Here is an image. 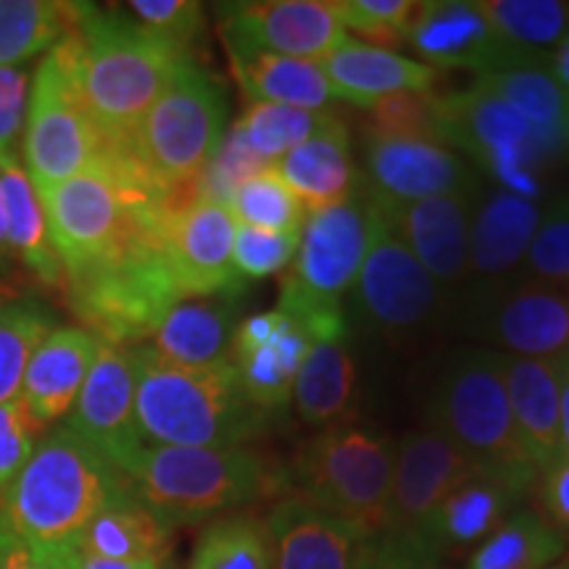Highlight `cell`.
I'll return each instance as SVG.
<instances>
[{"label": "cell", "mask_w": 569, "mask_h": 569, "mask_svg": "<svg viewBox=\"0 0 569 569\" xmlns=\"http://www.w3.org/2000/svg\"><path fill=\"white\" fill-rule=\"evenodd\" d=\"M40 438L42 432L30 422V415L19 396L0 407V503Z\"/></svg>", "instance_id": "obj_49"}, {"label": "cell", "mask_w": 569, "mask_h": 569, "mask_svg": "<svg viewBox=\"0 0 569 569\" xmlns=\"http://www.w3.org/2000/svg\"><path fill=\"white\" fill-rule=\"evenodd\" d=\"M351 569H440L415 540L396 532H377L359 540Z\"/></svg>", "instance_id": "obj_50"}, {"label": "cell", "mask_w": 569, "mask_h": 569, "mask_svg": "<svg viewBox=\"0 0 569 569\" xmlns=\"http://www.w3.org/2000/svg\"><path fill=\"white\" fill-rule=\"evenodd\" d=\"M367 190L380 201L417 203L480 190L478 174L443 142L367 138Z\"/></svg>", "instance_id": "obj_18"}, {"label": "cell", "mask_w": 569, "mask_h": 569, "mask_svg": "<svg viewBox=\"0 0 569 569\" xmlns=\"http://www.w3.org/2000/svg\"><path fill=\"white\" fill-rule=\"evenodd\" d=\"M232 71L251 103H277L293 109L327 111L336 101L319 61L284 59V56L227 48Z\"/></svg>", "instance_id": "obj_32"}, {"label": "cell", "mask_w": 569, "mask_h": 569, "mask_svg": "<svg viewBox=\"0 0 569 569\" xmlns=\"http://www.w3.org/2000/svg\"><path fill=\"white\" fill-rule=\"evenodd\" d=\"M63 290L82 330L101 343L124 348L146 343L163 317L184 301L163 251V224L67 274Z\"/></svg>", "instance_id": "obj_6"}, {"label": "cell", "mask_w": 569, "mask_h": 569, "mask_svg": "<svg viewBox=\"0 0 569 569\" xmlns=\"http://www.w3.org/2000/svg\"><path fill=\"white\" fill-rule=\"evenodd\" d=\"M525 496L528 490L503 475L475 467L440 501L417 546L436 565L443 559L467 557L501 528L503 519L519 509Z\"/></svg>", "instance_id": "obj_20"}, {"label": "cell", "mask_w": 569, "mask_h": 569, "mask_svg": "<svg viewBox=\"0 0 569 569\" xmlns=\"http://www.w3.org/2000/svg\"><path fill=\"white\" fill-rule=\"evenodd\" d=\"M372 201L443 293L465 288L469 227L478 206V190L417 203H390L375 196Z\"/></svg>", "instance_id": "obj_19"}, {"label": "cell", "mask_w": 569, "mask_h": 569, "mask_svg": "<svg viewBox=\"0 0 569 569\" xmlns=\"http://www.w3.org/2000/svg\"><path fill=\"white\" fill-rule=\"evenodd\" d=\"M478 9L519 67L549 61L569 34V3L561 0H480Z\"/></svg>", "instance_id": "obj_37"}, {"label": "cell", "mask_w": 569, "mask_h": 569, "mask_svg": "<svg viewBox=\"0 0 569 569\" xmlns=\"http://www.w3.org/2000/svg\"><path fill=\"white\" fill-rule=\"evenodd\" d=\"M0 196L6 206V230H9L11 256L21 261L40 282L63 288L67 274L51 246L46 209L19 153L0 156Z\"/></svg>", "instance_id": "obj_31"}, {"label": "cell", "mask_w": 569, "mask_h": 569, "mask_svg": "<svg viewBox=\"0 0 569 569\" xmlns=\"http://www.w3.org/2000/svg\"><path fill=\"white\" fill-rule=\"evenodd\" d=\"M403 42H409L432 69H469L486 77L519 67L478 3L467 0L419 3Z\"/></svg>", "instance_id": "obj_21"}, {"label": "cell", "mask_w": 569, "mask_h": 569, "mask_svg": "<svg viewBox=\"0 0 569 569\" xmlns=\"http://www.w3.org/2000/svg\"><path fill=\"white\" fill-rule=\"evenodd\" d=\"M430 419L475 465L530 490L540 475L525 453L511 417L503 353L461 351L440 369L430 398Z\"/></svg>", "instance_id": "obj_7"}, {"label": "cell", "mask_w": 569, "mask_h": 569, "mask_svg": "<svg viewBox=\"0 0 569 569\" xmlns=\"http://www.w3.org/2000/svg\"><path fill=\"white\" fill-rule=\"evenodd\" d=\"M234 227L230 209L206 196L163 222V251L184 298L240 296L246 288L232 259Z\"/></svg>", "instance_id": "obj_16"}, {"label": "cell", "mask_w": 569, "mask_h": 569, "mask_svg": "<svg viewBox=\"0 0 569 569\" xmlns=\"http://www.w3.org/2000/svg\"><path fill=\"white\" fill-rule=\"evenodd\" d=\"M346 32H359L375 48L403 46L419 3L411 0H332Z\"/></svg>", "instance_id": "obj_45"}, {"label": "cell", "mask_w": 569, "mask_h": 569, "mask_svg": "<svg viewBox=\"0 0 569 569\" xmlns=\"http://www.w3.org/2000/svg\"><path fill=\"white\" fill-rule=\"evenodd\" d=\"M440 142L469 153L503 190L532 198L540 169L553 163L536 127L515 106L490 92L482 82L438 96Z\"/></svg>", "instance_id": "obj_12"}, {"label": "cell", "mask_w": 569, "mask_h": 569, "mask_svg": "<svg viewBox=\"0 0 569 569\" xmlns=\"http://www.w3.org/2000/svg\"><path fill=\"white\" fill-rule=\"evenodd\" d=\"M336 122L338 117H332L330 111L293 109V106L277 103H251L234 124L240 127L248 146L261 159L267 163H274L284 153H290L301 142L311 140L315 134L325 132L327 127H332Z\"/></svg>", "instance_id": "obj_40"}, {"label": "cell", "mask_w": 569, "mask_h": 569, "mask_svg": "<svg viewBox=\"0 0 569 569\" xmlns=\"http://www.w3.org/2000/svg\"><path fill=\"white\" fill-rule=\"evenodd\" d=\"M522 267L528 280L569 293V196L543 211Z\"/></svg>", "instance_id": "obj_44"}, {"label": "cell", "mask_w": 569, "mask_h": 569, "mask_svg": "<svg viewBox=\"0 0 569 569\" xmlns=\"http://www.w3.org/2000/svg\"><path fill=\"white\" fill-rule=\"evenodd\" d=\"M509 407L519 440L538 475L549 472L561 451V409H559V361L519 359L503 353Z\"/></svg>", "instance_id": "obj_27"}, {"label": "cell", "mask_w": 569, "mask_h": 569, "mask_svg": "<svg viewBox=\"0 0 569 569\" xmlns=\"http://www.w3.org/2000/svg\"><path fill=\"white\" fill-rule=\"evenodd\" d=\"M367 138H409L440 142L438 96L427 92H398L382 98L369 109Z\"/></svg>", "instance_id": "obj_43"}, {"label": "cell", "mask_w": 569, "mask_h": 569, "mask_svg": "<svg viewBox=\"0 0 569 569\" xmlns=\"http://www.w3.org/2000/svg\"><path fill=\"white\" fill-rule=\"evenodd\" d=\"M6 301H9V298H6L3 293H0V309H3V303H6Z\"/></svg>", "instance_id": "obj_59"}, {"label": "cell", "mask_w": 569, "mask_h": 569, "mask_svg": "<svg viewBox=\"0 0 569 569\" xmlns=\"http://www.w3.org/2000/svg\"><path fill=\"white\" fill-rule=\"evenodd\" d=\"M549 71L553 74V80L565 88V92H569V34L549 56Z\"/></svg>", "instance_id": "obj_55"}, {"label": "cell", "mask_w": 569, "mask_h": 569, "mask_svg": "<svg viewBox=\"0 0 569 569\" xmlns=\"http://www.w3.org/2000/svg\"><path fill=\"white\" fill-rule=\"evenodd\" d=\"M127 13L142 30L180 48L182 53H188L190 42L203 30V6L193 0H132L127 3Z\"/></svg>", "instance_id": "obj_48"}, {"label": "cell", "mask_w": 569, "mask_h": 569, "mask_svg": "<svg viewBox=\"0 0 569 569\" xmlns=\"http://www.w3.org/2000/svg\"><path fill=\"white\" fill-rule=\"evenodd\" d=\"M224 124L222 84L188 61L142 117L122 159L163 198L201 184L206 167L224 138Z\"/></svg>", "instance_id": "obj_8"}, {"label": "cell", "mask_w": 569, "mask_h": 569, "mask_svg": "<svg viewBox=\"0 0 569 569\" xmlns=\"http://www.w3.org/2000/svg\"><path fill=\"white\" fill-rule=\"evenodd\" d=\"M443 296L375 203L372 246L353 284L356 315L382 338L407 340L436 322Z\"/></svg>", "instance_id": "obj_13"}, {"label": "cell", "mask_w": 569, "mask_h": 569, "mask_svg": "<svg viewBox=\"0 0 569 569\" xmlns=\"http://www.w3.org/2000/svg\"><path fill=\"white\" fill-rule=\"evenodd\" d=\"M549 569H569V561H557V565H551Z\"/></svg>", "instance_id": "obj_58"}, {"label": "cell", "mask_w": 569, "mask_h": 569, "mask_svg": "<svg viewBox=\"0 0 569 569\" xmlns=\"http://www.w3.org/2000/svg\"><path fill=\"white\" fill-rule=\"evenodd\" d=\"M0 569H77V551L46 549L21 538L0 517Z\"/></svg>", "instance_id": "obj_52"}, {"label": "cell", "mask_w": 569, "mask_h": 569, "mask_svg": "<svg viewBox=\"0 0 569 569\" xmlns=\"http://www.w3.org/2000/svg\"><path fill=\"white\" fill-rule=\"evenodd\" d=\"M67 38L40 61L27 98L21 151L38 190L88 172L111 156L77 90Z\"/></svg>", "instance_id": "obj_11"}, {"label": "cell", "mask_w": 569, "mask_h": 569, "mask_svg": "<svg viewBox=\"0 0 569 569\" xmlns=\"http://www.w3.org/2000/svg\"><path fill=\"white\" fill-rule=\"evenodd\" d=\"M274 169L309 213L346 201L359 190L351 138L340 119L284 153L280 161H274Z\"/></svg>", "instance_id": "obj_30"}, {"label": "cell", "mask_w": 569, "mask_h": 569, "mask_svg": "<svg viewBox=\"0 0 569 569\" xmlns=\"http://www.w3.org/2000/svg\"><path fill=\"white\" fill-rule=\"evenodd\" d=\"M375 234V201L356 190L346 201L311 211L301 227V243L282 280L277 309L293 319L338 311L365 267Z\"/></svg>", "instance_id": "obj_10"}, {"label": "cell", "mask_w": 569, "mask_h": 569, "mask_svg": "<svg viewBox=\"0 0 569 569\" xmlns=\"http://www.w3.org/2000/svg\"><path fill=\"white\" fill-rule=\"evenodd\" d=\"M138 365L140 436L151 446L238 448L259 438L272 415L246 396L232 359L206 367L163 361L146 346H132Z\"/></svg>", "instance_id": "obj_2"}, {"label": "cell", "mask_w": 569, "mask_h": 569, "mask_svg": "<svg viewBox=\"0 0 569 569\" xmlns=\"http://www.w3.org/2000/svg\"><path fill=\"white\" fill-rule=\"evenodd\" d=\"M11 248H9V230H6V206H3V196H0V274L6 272L11 264Z\"/></svg>", "instance_id": "obj_57"}, {"label": "cell", "mask_w": 569, "mask_h": 569, "mask_svg": "<svg viewBox=\"0 0 569 569\" xmlns=\"http://www.w3.org/2000/svg\"><path fill=\"white\" fill-rule=\"evenodd\" d=\"M486 327L507 356L559 361L569 353V293L532 280L511 284L488 298Z\"/></svg>", "instance_id": "obj_22"}, {"label": "cell", "mask_w": 569, "mask_h": 569, "mask_svg": "<svg viewBox=\"0 0 569 569\" xmlns=\"http://www.w3.org/2000/svg\"><path fill=\"white\" fill-rule=\"evenodd\" d=\"M274 569H351L365 538L301 496H282L267 517Z\"/></svg>", "instance_id": "obj_25"}, {"label": "cell", "mask_w": 569, "mask_h": 569, "mask_svg": "<svg viewBox=\"0 0 569 569\" xmlns=\"http://www.w3.org/2000/svg\"><path fill=\"white\" fill-rule=\"evenodd\" d=\"M90 9L61 0H0V69H17L38 53L53 51Z\"/></svg>", "instance_id": "obj_36"}, {"label": "cell", "mask_w": 569, "mask_h": 569, "mask_svg": "<svg viewBox=\"0 0 569 569\" xmlns=\"http://www.w3.org/2000/svg\"><path fill=\"white\" fill-rule=\"evenodd\" d=\"M543 486H540V501L549 511V522L553 528L569 532V459H561L553 465L549 472L540 475Z\"/></svg>", "instance_id": "obj_53"}, {"label": "cell", "mask_w": 569, "mask_h": 569, "mask_svg": "<svg viewBox=\"0 0 569 569\" xmlns=\"http://www.w3.org/2000/svg\"><path fill=\"white\" fill-rule=\"evenodd\" d=\"M98 348L101 340L82 327H56L34 348L21 380L19 401L24 403L30 422L40 432H46L61 417H69L88 380Z\"/></svg>", "instance_id": "obj_23"}, {"label": "cell", "mask_w": 569, "mask_h": 569, "mask_svg": "<svg viewBox=\"0 0 569 569\" xmlns=\"http://www.w3.org/2000/svg\"><path fill=\"white\" fill-rule=\"evenodd\" d=\"M475 467L478 465L436 427L407 432L396 446L386 532L417 543L440 501Z\"/></svg>", "instance_id": "obj_17"}, {"label": "cell", "mask_w": 569, "mask_h": 569, "mask_svg": "<svg viewBox=\"0 0 569 569\" xmlns=\"http://www.w3.org/2000/svg\"><path fill=\"white\" fill-rule=\"evenodd\" d=\"M490 92L515 106L536 127L553 161L569 156V92L553 80L549 61L478 77Z\"/></svg>", "instance_id": "obj_33"}, {"label": "cell", "mask_w": 569, "mask_h": 569, "mask_svg": "<svg viewBox=\"0 0 569 569\" xmlns=\"http://www.w3.org/2000/svg\"><path fill=\"white\" fill-rule=\"evenodd\" d=\"M309 348V332L296 319L282 315L280 327L264 346L232 359L243 380L246 396L256 407L267 415L288 409V403L293 401L296 377L301 372Z\"/></svg>", "instance_id": "obj_35"}, {"label": "cell", "mask_w": 569, "mask_h": 569, "mask_svg": "<svg viewBox=\"0 0 569 569\" xmlns=\"http://www.w3.org/2000/svg\"><path fill=\"white\" fill-rule=\"evenodd\" d=\"M127 490V480L67 425L42 432L0 503V517L21 538L74 551L98 511Z\"/></svg>", "instance_id": "obj_3"}, {"label": "cell", "mask_w": 569, "mask_h": 569, "mask_svg": "<svg viewBox=\"0 0 569 569\" xmlns=\"http://www.w3.org/2000/svg\"><path fill=\"white\" fill-rule=\"evenodd\" d=\"M188 569H274L267 522L253 515L213 519L198 538Z\"/></svg>", "instance_id": "obj_39"}, {"label": "cell", "mask_w": 569, "mask_h": 569, "mask_svg": "<svg viewBox=\"0 0 569 569\" xmlns=\"http://www.w3.org/2000/svg\"><path fill=\"white\" fill-rule=\"evenodd\" d=\"M396 446L361 425L336 422L298 451L290 480L317 509L361 532L388 530Z\"/></svg>", "instance_id": "obj_9"}, {"label": "cell", "mask_w": 569, "mask_h": 569, "mask_svg": "<svg viewBox=\"0 0 569 569\" xmlns=\"http://www.w3.org/2000/svg\"><path fill=\"white\" fill-rule=\"evenodd\" d=\"M51 330H56V319L38 301L21 298V301L3 303L0 309V407L19 396L34 348Z\"/></svg>", "instance_id": "obj_41"}, {"label": "cell", "mask_w": 569, "mask_h": 569, "mask_svg": "<svg viewBox=\"0 0 569 569\" xmlns=\"http://www.w3.org/2000/svg\"><path fill=\"white\" fill-rule=\"evenodd\" d=\"M134 396H138L134 351L101 343L88 380L63 422L122 475L130 472L134 459L148 446L140 436Z\"/></svg>", "instance_id": "obj_14"}, {"label": "cell", "mask_w": 569, "mask_h": 569, "mask_svg": "<svg viewBox=\"0 0 569 569\" xmlns=\"http://www.w3.org/2000/svg\"><path fill=\"white\" fill-rule=\"evenodd\" d=\"M63 274L77 272L163 224L161 198L119 156L38 190Z\"/></svg>", "instance_id": "obj_5"}, {"label": "cell", "mask_w": 569, "mask_h": 569, "mask_svg": "<svg viewBox=\"0 0 569 569\" xmlns=\"http://www.w3.org/2000/svg\"><path fill=\"white\" fill-rule=\"evenodd\" d=\"M356 393V359L348 336L315 340L296 377L293 401L303 422L336 425Z\"/></svg>", "instance_id": "obj_34"}, {"label": "cell", "mask_w": 569, "mask_h": 569, "mask_svg": "<svg viewBox=\"0 0 569 569\" xmlns=\"http://www.w3.org/2000/svg\"><path fill=\"white\" fill-rule=\"evenodd\" d=\"M127 488L169 528L222 515L290 486L282 465L253 448H180L148 443L124 475Z\"/></svg>", "instance_id": "obj_4"}, {"label": "cell", "mask_w": 569, "mask_h": 569, "mask_svg": "<svg viewBox=\"0 0 569 569\" xmlns=\"http://www.w3.org/2000/svg\"><path fill=\"white\" fill-rule=\"evenodd\" d=\"M67 42L84 109L111 156H122L142 117L190 56L124 13H103L96 6Z\"/></svg>", "instance_id": "obj_1"}, {"label": "cell", "mask_w": 569, "mask_h": 569, "mask_svg": "<svg viewBox=\"0 0 569 569\" xmlns=\"http://www.w3.org/2000/svg\"><path fill=\"white\" fill-rule=\"evenodd\" d=\"M301 232H267L256 227H234L232 259L240 280H261V277L282 272L296 259Z\"/></svg>", "instance_id": "obj_46"}, {"label": "cell", "mask_w": 569, "mask_h": 569, "mask_svg": "<svg viewBox=\"0 0 569 569\" xmlns=\"http://www.w3.org/2000/svg\"><path fill=\"white\" fill-rule=\"evenodd\" d=\"M74 551L80 557L167 569L169 553H172V528L151 509L142 507L127 488L90 519Z\"/></svg>", "instance_id": "obj_29"}, {"label": "cell", "mask_w": 569, "mask_h": 569, "mask_svg": "<svg viewBox=\"0 0 569 569\" xmlns=\"http://www.w3.org/2000/svg\"><path fill=\"white\" fill-rule=\"evenodd\" d=\"M238 311V296L184 298L140 346L182 367H206L230 359L234 330L240 325Z\"/></svg>", "instance_id": "obj_28"}, {"label": "cell", "mask_w": 569, "mask_h": 569, "mask_svg": "<svg viewBox=\"0 0 569 569\" xmlns=\"http://www.w3.org/2000/svg\"><path fill=\"white\" fill-rule=\"evenodd\" d=\"M319 63L336 98H343L367 111L377 101L398 96V92H427L438 80V69L427 67L425 61L353 38L340 42L336 51Z\"/></svg>", "instance_id": "obj_26"}, {"label": "cell", "mask_w": 569, "mask_h": 569, "mask_svg": "<svg viewBox=\"0 0 569 569\" xmlns=\"http://www.w3.org/2000/svg\"><path fill=\"white\" fill-rule=\"evenodd\" d=\"M540 217L543 209L536 198L503 188L490 190L475 206L472 227H469L467 282L486 290V284H493L522 267Z\"/></svg>", "instance_id": "obj_24"}, {"label": "cell", "mask_w": 569, "mask_h": 569, "mask_svg": "<svg viewBox=\"0 0 569 569\" xmlns=\"http://www.w3.org/2000/svg\"><path fill=\"white\" fill-rule=\"evenodd\" d=\"M559 409H561V451L569 459V353L559 359Z\"/></svg>", "instance_id": "obj_54"}, {"label": "cell", "mask_w": 569, "mask_h": 569, "mask_svg": "<svg viewBox=\"0 0 569 569\" xmlns=\"http://www.w3.org/2000/svg\"><path fill=\"white\" fill-rule=\"evenodd\" d=\"M561 530L530 509H517L469 553L465 569H549L565 553Z\"/></svg>", "instance_id": "obj_38"}, {"label": "cell", "mask_w": 569, "mask_h": 569, "mask_svg": "<svg viewBox=\"0 0 569 569\" xmlns=\"http://www.w3.org/2000/svg\"><path fill=\"white\" fill-rule=\"evenodd\" d=\"M227 209L238 224L267 232H301L306 217H309L293 190L277 174L274 163L248 177L227 201Z\"/></svg>", "instance_id": "obj_42"}, {"label": "cell", "mask_w": 569, "mask_h": 569, "mask_svg": "<svg viewBox=\"0 0 569 569\" xmlns=\"http://www.w3.org/2000/svg\"><path fill=\"white\" fill-rule=\"evenodd\" d=\"M267 167H272V163L261 159V156L248 146L240 127L232 124V130L224 132L217 153H213L209 167H206V172L201 177V193L227 206L234 190H238L248 177H253Z\"/></svg>", "instance_id": "obj_47"}, {"label": "cell", "mask_w": 569, "mask_h": 569, "mask_svg": "<svg viewBox=\"0 0 569 569\" xmlns=\"http://www.w3.org/2000/svg\"><path fill=\"white\" fill-rule=\"evenodd\" d=\"M77 569H156V567L127 565V561H111V559H96V557H80V553H77Z\"/></svg>", "instance_id": "obj_56"}, {"label": "cell", "mask_w": 569, "mask_h": 569, "mask_svg": "<svg viewBox=\"0 0 569 569\" xmlns=\"http://www.w3.org/2000/svg\"><path fill=\"white\" fill-rule=\"evenodd\" d=\"M227 48L325 61L351 34L340 24L332 0H261L219 6Z\"/></svg>", "instance_id": "obj_15"}, {"label": "cell", "mask_w": 569, "mask_h": 569, "mask_svg": "<svg viewBox=\"0 0 569 569\" xmlns=\"http://www.w3.org/2000/svg\"><path fill=\"white\" fill-rule=\"evenodd\" d=\"M30 84L24 67L0 69V156L17 153L19 134H24Z\"/></svg>", "instance_id": "obj_51"}]
</instances>
